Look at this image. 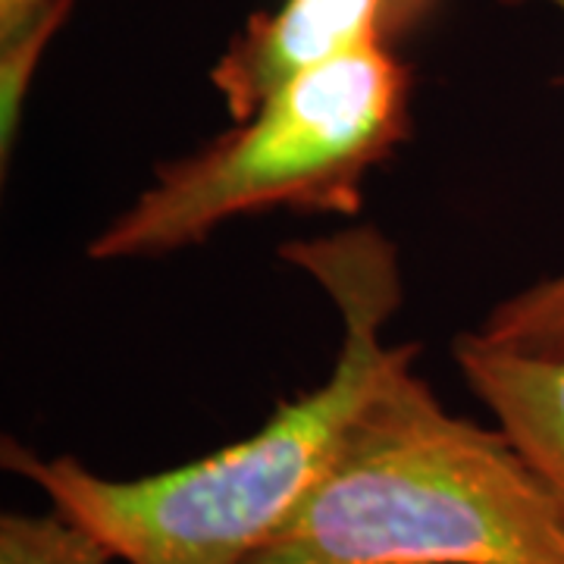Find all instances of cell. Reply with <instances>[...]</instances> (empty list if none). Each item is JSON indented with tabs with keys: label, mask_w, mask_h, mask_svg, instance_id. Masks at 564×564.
Instances as JSON below:
<instances>
[{
	"label": "cell",
	"mask_w": 564,
	"mask_h": 564,
	"mask_svg": "<svg viewBox=\"0 0 564 564\" xmlns=\"http://www.w3.org/2000/svg\"><path fill=\"white\" fill-rule=\"evenodd\" d=\"M282 258L321 282L343 317V351L321 389L282 402L239 443L139 480H107L69 455L39 458L17 440L3 443V467L39 486L117 562H251L321 480L380 380L417 348L380 343L402 302L395 248L383 232L358 226L285 245Z\"/></svg>",
	"instance_id": "cell-1"
},
{
	"label": "cell",
	"mask_w": 564,
	"mask_h": 564,
	"mask_svg": "<svg viewBox=\"0 0 564 564\" xmlns=\"http://www.w3.org/2000/svg\"><path fill=\"white\" fill-rule=\"evenodd\" d=\"M404 355L248 564H564V502L502 430L455 417Z\"/></svg>",
	"instance_id": "cell-2"
},
{
	"label": "cell",
	"mask_w": 564,
	"mask_h": 564,
	"mask_svg": "<svg viewBox=\"0 0 564 564\" xmlns=\"http://www.w3.org/2000/svg\"><path fill=\"white\" fill-rule=\"evenodd\" d=\"M411 135V69L367 41L280 82L236 129L158 166L154 182L88 245L95 261L158 258L273 207L355 217L364 182Z\"/></svg>",
	"instance_id": "cell-3"
},
{
	"label": "cell",
	"mask_w": 564,
	"mask_h": 564,
	"mask_svg": "<svg viewBox=\"0 0 564 564\" xmlns=\"http://www.w3.org/2000/svg\"><path fill=\"white\" fill-rule=\"evenodd\" d=\"M443 0H282L229 41L210 82L236 122L292 73L367 41L399 44L440 10Z\"/></svg>",
	"instance_id": "cell-4"
},
{
	"label": "cell",
	"mask_w": 564,
	"mask_h": 564,
	"mask_svg": "<svg viewBox=\"0 0 564 564\" xmlns=\"http://www.w3.org/2000/svg\"><path fill=\"white\" fill-rule=\"evenodd\" d=\"M455 361L470 392L564 502V361L536 358L467 333Z\"/></svg>",
	"instance_id": "cell-5"
},
{
	"label": "cell",
	"mask_w": 564,
	"mask_h": 564,
	"mask_svg": "<svg viewBox=\"0 0 564 564\" xmlns=\"http://www.w3.org/2000/svg\"><path fill=\"white\" fill-rule=\"evenodd\" d=\"M564 20V0H545ZM486 343L564 361V273L530 285L489 311L477 329Z\"/></svg>",
	"instance_id": "cell-6"
},
{
	"label": "cell",
	"mask_w": 564,
	"mask_h": 564,
	"mask_svg": "<svg viewBox=\"0 0 564 564\" xmlns=\"http://www.w3.org/2000/svg\"><path fill=\"white\" fill-rule=\"evenodd\" d=\"M113 552L57 508L47 514L7 511L0 518V564H110Z\"/></svg>",
	"instance_id": "cell-7"
},
{
	"label": "cell",
	"mask_w": 564,
	"mask_h": 564,
	"mask_svg": "<svg viewBox=\"0 0 564 564\" xmlns=\"http://www.w3.org/2000/svg\"><path fill=\"white\" fill-rule=\"evenodd\" d=\"M73 0H47L20 17L0 20V107H3V141L17 132L22 101L39 69L41 54L61 29Z\"/></svg>",
	"instance_id": "cell-8"
},
{
	"label": "cell",
	"mask_w": 564,
	"mask_h": 564,
	"mask_svg": "<svg viewBox=\"0 0 564 564\" xmlns=\"http://www.w3.org/2000/svg\"><path fill=\"white\" fill-rule=\"evenodd\" d=\"M47 0H0V20H10V17H20L25 10H35Z\"/></svg>",
	"instance_id": "cell-9"
}]
</instances>
